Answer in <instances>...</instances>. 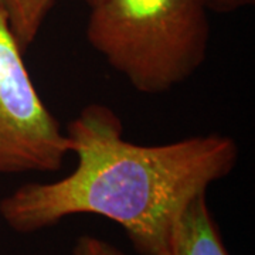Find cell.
<instances>
[{"label":"cell","mask_w":255,"mask_h":255,"mask_svg":"<svg viewBox=\"0 0 255 255\" xmlns=\"http://www.w3.org/2000/svg\"><path fill=\"white\" fill-rule=\"evenodd\" d=\"M206 0H101L91 7L87 40L142 94H162L206 61Z\"/></svg>","instance_id":"2"},{"label":"cell","mask_w":255,"mask_h":255,"mask_svg":"<svg viewBox=\"0 0 255 255\" xmlns=\"http://www.w3.org/2000/svg\"><path fill=\"white\" fill-rule=\"evenodd\" d=\"M55 0H0L18 44L26 51L36 41Z\"/></svg>","instance_id":"5"},{"label":"cell","mask_w":255,"mask_h":255,"mask_svg":"<svg viewBox=\"0 0 255 255\" xmlns=\"http://www.w3.org/2000/svg\"><path fill=\"white\" fill-rule=\"evenodd\" d=\"M0 3V174L54 173L71 147L37 92Z\"/></svg>","instance_id":"3"},{"label":"cell","mask_w":255,"mask_h":255,"mask_svg":"<svg viewBox=\"0 0 255 255\" xmlns=\"http://www.w3.org/2000/svg\"><path fill=\"white\" fill-rule=\"evenodd\" d=\"M207 1V7L210 10H216L220 13H228V11H234V10L251 6L254 4L255 0H206Z\"/></svg>","instance_id":"7"},{"label":"cell","mask_w":255,"mask_h":255,"mask_svg":"<svg viewBox=\"0 0 255 255\" xmlns=\"http://www.w3.org/2000/svg\"><path fill=\"white\" fill-rule=\"evenodd\" d=\"M73 255H125L118 247L102 238L84 234L75 240Z\"/></svg>","instance_id":"6"},{"label":"cell","mask_w":255,"mask_h":255,"mask_svg":"<svg viewBox=\"0 0 255 255\" xmlns=\"http://www.w3.org/2000/svg\"><path fill=\"white\" fill-rule=\"evenodd\" d=\"M84 1H85V3H87V4H88L90 7H94V6H95L97 3H100L101 0H84Z\"/></svg>","instance_id":"8"},{"label":"cell","mask_w":255,"mask_h":255,"mask_svg":"<svg viewBox=\"0 0 255 255\" xmlns=\"http://www.w3.org/2000/svg\"><path fill=\"white\" fill-rule=\"evenodd\" d=\"M163 255H230L210 213L206 193L189 201L174 220Z\"/></svg>","instance_id":"4"},{"label":"cell","mask_w":255,"mask_h":255,"mask_svg":"<svg viewBox=\"0 0 255 255\" xmlns=\"http://www.w3.org/2000/svg\"><path fill=\"white\" fill-rule=\"evenodd\" d=\"M65 135L77 164L55 182L26 183L0 200V217L20 234L53 227L75 214L119 224L140 255H163L174 220L240 157L237 142L219 133L163 145H137L102 104L87 105Z\"/></svg>","instance_id":"1"}]
</instances>
